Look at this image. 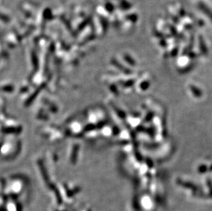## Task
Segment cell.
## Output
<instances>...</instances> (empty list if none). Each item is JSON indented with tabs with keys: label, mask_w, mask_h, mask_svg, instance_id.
<instances>
[{
	"label": "cell",
	"mask_w": 212,
	"mask_h": 211,
	"mask_svg": "<svg viewBox=\"0 0 212 211\" xmlns=\"http://www.w3.org/2000/svg\"><path fill=\"white\" fill-rule=\"evenodd\" d=\"M198 8H199V9L201 10L202 12L204 13V14L207 17H209V19L210 21L212 22V10L210 9L205 3L202 2V1H200V2L198 3Z\"/></svg>",
	"instance_id": "obj_1"
},
{
	"label": "cell",
	"mask_w": 212,
	"mask_h": 211,
	"mask_svg": "<svg viewBox=\"0 0 212 211\" xmlns=\"http://www.w3.org/2000/svg\"><path fill=\"white\" fill-rule=\"evenodd\" d=\"M199 48L201 53L204 55H207L208 53V49L207 47L206 43H205L204 39L201 36L199 37Z\"/></svg>",
	"instance_id": "obj_2"
},
{
	"label": "cell",
	"mask_w": 212,
	"mask_h": 211,
	"mask_svg": "<svg viewBox=\"0 0 212 211\" xmlns=\"http://www.w3.org/2000/svg\"><path fill=\"white\" fill-rule=\"evenodd\" d=\"M189 89H190V91H191V93H193V95L195 96V97H198V98H199V97H202L203 93H202L201 91L200 90V89L198 88H197V87H195V86H194V85H191L190 87H189Z\"/></svg>",
	"instance_id": "obj_3"
},
{
	"label": "cell",
	"mask_w": 212,
	"mask_h": 211,
	"mask_svg": "<svg viewBox=\"0 0 212 211\" xmlns=\"http://www.w3.org/2000/svg\"><path fill=\"white\" fill-rule=\"evenodd\" d=\"M149 87H150V83H149V82H148V81L143 82L141 84V85H140V88H141V89L142 91L147 90V89L149 88Z\"/></svg>",
	"instance_id": "obj_4"
},
{
	"label": "cell",
	"mask_w": 212,
	"mask_h": 211,
	"mask_svg": "<svg viewBox=\"0 0 212 211\" xmlns=\"http://www.w3.org/2000/svg\"><path fill=\"white\" fill-rule=\"evenodd\" d=\"M207 170V167L206 165H204V164H203V165H201L199 168H198V171H199L200 173H201V174L205 173Z\"/></svg>",
	"instance_id": "obj_5"
},
{
	"label": "cell",
	"mask_w": 212,
	"mask_h": 211,
	"mask_svg": "<svg viewBox=\"0 0 212 211\" xmlns=\"http://www.w3.org/2000/svg\"><path fill=\"white\" fill-rule=\"evenodd\" d=\"M153 116V113H150V114H148V115L146 116V119H145V121H150V120L152 119Z\"/></svg>",
	"instance_id": "obj_6"
},
{
	"label": "cell",
	"mask_w": 212,
	"mask_h": 211,
	"mask_svg": "<svg viewBox=\"0 0 212 211\" xmlns=\"http://www.w3.org/2000/svg\"><path fill=\"white\" fill-rule=\"evenodd\" d=\"M177 54H178V48H176V49H173V51H172V56H177Z\"/></svg>",
	"instance_id": "obj_7"
},
{
	"label": "cell",
	"mask_w": 212,
	"mask_h": 211,
	"mask_svg": "<svg viewBox=\"0 0 212 211\" xmlns=\"http://www.w3.org/2000/svg\"><path fill=\"white\" fill-rule=\"evenodd\" d=\"M189 56H190V57H189L190 58H194L195 57H196V54L191 51V52H190V54H189Z\"/></svg>",
	"instance_id": "obj_8"
}]
</instances>
